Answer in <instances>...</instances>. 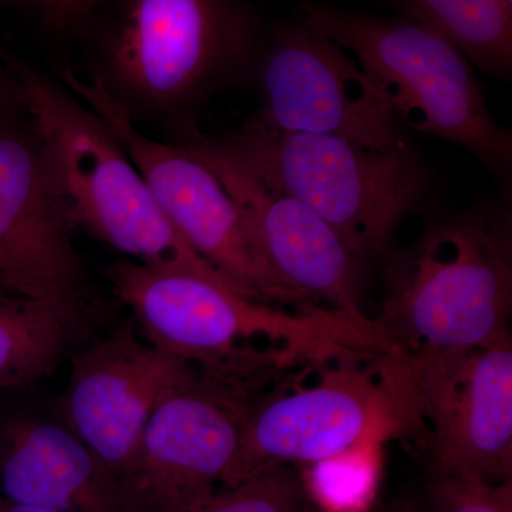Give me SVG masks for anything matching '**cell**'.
Instances as JSON below:
<instances>
[{"label": "cell", "mask_w": 512, "mask_h": 512, "mask_svg": "<svg viewBox=\"0 0 512 512\" xmlns=\"http://www.w3.org/2000/svg\"><path fill=\"white\" fill-rule=\"evenodd\" d=\"M154 348L214 375L262 382L293 360L313 365L350 353L400 352L377 319L308 306L286 313L198 276L130 259L106 272Z\"/></svg>", "instance_id": "obj_1"}, {"label": "cell", "mask_w": 512, "mask_h": 512, "mask_svg": "<svg viewBox=\"0 0 512 512\" xmlns=\"http://www.w3.org/2000/svg\"><path fill=\"white\" fill-rule=\"evenodd\" d=\"M10 64L57 210L73 234H89L136 264L198 276L252 298L181 237L103 117L43 74Z\"/></svg>", "instance_id": "obj_2"}, {"label": "cell", "mask_w": 512, "mask_h": 512, "mask_svg": "<svg viewBox=\"0 0 512 512\" xmlns=\"http://www.w3.org/2000/svg\"><path fill=\"white\" fill-rule=\"evenodd\" d=\"M510 212L481 205L429 225L387 265L382 318L407 353L484 349L511 336Z\"/></svg>", "instance_id": "obj_3"}, {"label": "cell", "mask_w": 512, "mask_h": 512, "mask_svg": "<svg viewBox=\"0 0 512 512\" xmlns=\"http://www.w3.org/2000/svg\"><path fill=\"white\" fill-rule=\"evenodd\" d=\"M214 141L244 173L311 208L363 262L382 254L429 191L426 167L407 144L291 133L258 114Z\"/></svg>", "instance_id": "obj_4"}, {"label": "cell", "mask_w": 512, "mask_h": 512, "mask_svg": "<svg viewBox=\"0 0 512 512\" xmlns=\"http://www.w3.org/2000/svg\"><path fill=\"white\" fill-rule=\"evenodd\" d=\"M256 19L225 0H133L120 6L93 74L137 116H181L241 72Z\"/></svg>", "instance_id": "obj_5"}, {"label": "cell", "mask_w": 512, "mask_h": 512, "mask_svg": "<svg viewBox=\"0 0 512 512\" xmlns=\"http://www.w3.org/2000/svg\"><path fill=\"white\" fill-rule=\"evenodd\" d=\"M303 25L348 53L375 84L397 120L471 151L504 174L512 160L510 131L498 126L471 64L447 40L410 20L305 5Z\"/></svg>", "instance_id": "obj_6"}, {"label": "cell", "mask_w": 512, "mask_h": 512, "mask_svg": "<svg viewBox=\"0 0 512 512\" xmlns=\"http://www.w3.org/2000/svg\"><path fill=\"white\" fill-rule=\"evenodd\" d=\"M333 362L315 386L255 400L231 487L269 468L311 466L363 441L424 433L409 353H350Z\"/></svg>", "instance_id": "obj_7"}, {"label": "cell", "mask_w": 512, "mask_h": 512, "mask_svg": "<svg viewBox=\"0 0 512 512\" xmlns=\"http://www.w3.org/2000/svg\"><path fill=\"white\" fill-rule=\"evenodd\" d=\"M258 387L198 369L168 394L116 478L119 512H185L231 487Z\"/></svg>", "instance_id": "obj_8"}, {"label": "cell", "mask_w": 512, "mask_h": 512, "mask_svg": "<svg viewBox=\"0 0 512 512\" xmlns=\"http://www.w3.org/2000/svg\"><path fill=\"white\" fill-rule=\"evenodd\" d=\"M62 79L110 124L158 207L198 255L256 301L312 306L272 271L231 195L207 165L178 144L158 143L140 133L96 77L82 80L63 70Z\"/></svg>", "instance_id": "obj_9"}, {"label": "cell", "mask_w": 512, "mask_h": 512, "mask_svg": "<svg viewBox=\"0 0 512 512\" xmlns=\"http://www.w3.org/2000/svg\"><path fill=\"white\" fill-rule=\"evenodd\" d=\"M430 473L512 481V339L464 352L409 353Z\"/></svg>", "instance_id": "obj_10"}, {"label": "cell", "mask_w": 512, "mask_h": 512, "mask_svg": "<svg viewBox=\"0 0 512 512\" xmlns=\"http://www.w3.org/2000/svg\"><path fill=\"white\" fill-rule=\"evenodd\" d=\"M197 375V367L140 340L134 319L123 320L74 350L62 424L117 478L158 404Z\"/></svg>", "instance_id": "obj_11"}, {"label": "cell", "mask_w": 512, "mask_h": 512, "mask_svg": "<svg viewBox=\"0 0 512 512\" xmlns=\"http://www.w3.org/2000/svg\"><path fill=\"white\" fill-rule=\"evenodd\" d=\"M265 107L279 130L323 134L369 147L406 144L396 116L359 64L315 29L289 30L262 64Z\"/></svg>", "instance_id": "obj_12"}, {"label": "cell", "mask_w": 512, "mask_h": 512, "mask_svg": "<svg viewBox=\"0 0 512 512\" xmlns=\"http://www.w3.org/2000/svg\"><path fill=\"white\" fill-rule=\"evenodd\" d=\"M180 131L178 146L217 175L272 271L308 302L326 301L336 311L362 313L363 261L333 228L302 202L244 173L194 126Z\"/></svg>", "instance_id": "obj_13"}, {"label": "cell", "mask_w": 512, "mask_h": 512, "mask_svg": "<svg viewBox=\"0 0 512 512\" xmlns=\"http://www.w3.org/2000/svg\"><path fill=\"white\" fill-rule=\"evenodd\" d=\"M73 235L50 191L35 128L0 120V278L26 298L80 291L86 269Z\"/></svg>", "instance_id": "obj_14"}, {"label": "cell", "mask_w": 512, "mask_h": 512, "mask_svg": "<svg viewBox=\"0 0 512 512\" xmlns=\"http://www.w3.org/2000/svg\"><path fill=\"white\" fill-rule=\"evenodd\" d=\"M0 498L56 512H119L117 481L63 424L20 420L0 446Z\"/></svg>", "instance_id": "obj_15"}, {"label": "cell", "mask_w": 512, "mask_h": 512, "mask_svg": "<svg viewBox=\"0 0 512 512\" xmlns=\"http://www.w3.org/2000/svg\"><path fill=\"white\" fill-rule=\"evenodd\" d=\"M103 316L86 288L45 299L0 296V389L52 375Z\"/></svg>", "instance_id": "obj_16"}, {"label": "cell", "mask_w": 512, "mask_h": 512, "mask_svg": "<svg viewBox=\"0 0 512 512\" xmlns=\"http://www.w3.org/2000/svg\"><path fill=\"white\" fill-rule=\"evenodd\" d=\"M397 5L404 19L436 32L468 63L490 76H510V0H407Z\"/></svg>", "instance_id": "obj_17"}, {"label": "cell", "mask_w": 512, "mask_h": 512, "mask_svg": "<svg viewBox=\"0 0 512 512\" xmlns=\"http://www.w3.org/2000/svg\"><path fill=\"white\" fill-rule=\"evenodd\" d=\"M383 446L363 441L306 466L301 478L312 505L322 512H369L382 483Z\"/></svg>", "instance_id": "obj_18"}, {"label": "cell", "mask_w": 512, "mask_h": 512, "mask_svg": "<svg viewBox=\"0 0 512 512\" xmlns=\"http://www.w3.org/2000/svg\"><path fill=\"white\" fill-rule=\"evenodd\" d=\"M185 512H312V503L301 476L281 466L220 488Z\"/></svg>", "instance_id": "obj_19"}, {"label": "cell", "mask_w": 512, "mask_h": 512, "mask_svg": "<svg viewBox=\"0 0 512 512\" xmlns=\"http://www.w3.org/2000/svg\"><path fill=\"white\" fill-rule=\"evenodd\" d=\"M424 512H512V481L490 483L468 471L430 473Z\"/></svg>", "instance_id": "obj_20"}, {"label": "cell", "mask_w": 512, "mask_h": 512, "mask_svg": "<svg viewBox=\"0 0 512 512\" xmlns=\"http://www.w3.org/2000/svg\"><path fill=\"white\" fill-rule=\"evenodd\" d=\"M23 107L18 76L12 64L0 60V120L12 119Z\"/></svg>", "instance_id": "obj_21"}, {"label": "cell", "mask_w": 512, "mask_h": 512, "mask_svg": "<svg viewBox=\"0 0 512 512\" xmlns=\"http://www.w3.org/2000/svg\"><path fill=\"white\" fill-rule=\"evenodd\" d=\"M0 512H56L49 510H42V508L26 507V505H18L8 503V501L0 498Z\"/></svg>", "instance_id": "obj_22"}, {"label": "cell", "mask_w": 512, "mask_h": 512, "mask_svg": "<svg viewBox=\"0 0 512 512\" xmlns=\"http://www.w3.org/2000/svg\"><path fill=\"white\" fill-rule=\"evenodd\" d=\"M386 512H424L421 511L413 501L410 500H400L397 501L396 504H393L392 507L387 508Z\"/></svg>", "instance_id": "obj_23"}, {"label": "cell", "mask_w": 512, "mask_h": 512, "mask_svg": "<svg viewBox=\"0 0 512 512\" xmlns=\"http://www.w3.org/2000/svg\"><path fill=\"white\" fill-rule=\"evenodd\" d=\"M12 293L15 292H13L12 289H10L9 286L5 284V281L0 278V296L12 295Z\"/></svg>", "instance_id": "obj_24"}]
</instances>
